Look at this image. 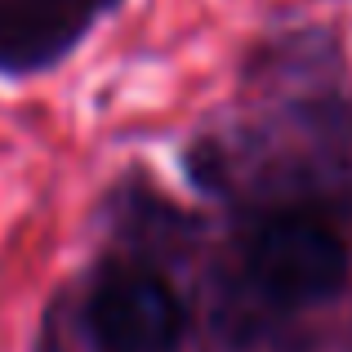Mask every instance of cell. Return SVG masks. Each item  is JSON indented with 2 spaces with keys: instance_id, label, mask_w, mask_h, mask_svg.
<instances>
[{
  "instance_id": "obj_1",
  "label": "cell",
  "mask_w": 352,
  "mask_h": 352,
  "mask_svg": "<svg viewBox=\"0 0 352 352\" xmlns=\"http://www.w3.org/2000/svg\"><path fill=\"white\" fill-rule=\"evenodd\" d=\"M245 267L263 294L299 308L344 290L348 245L335 228L312 214H276L250 232Z\"/></svg>"
},
{
  "instance_id": "obj_2",
  "label": "cell",
  "mask_w": 352,
  "mask_h": 352,
  "mask_svg": "<svg viewBox=\"0 0 352 352\" xmlns=\"http://www.w3.org/2000/svg\"><path fill=\"white\" fill-rule=\"evenodd\" d=\"M85 326L103 352H174L188 317L156 272L116 263L89 290Z\"/></svg>"
}]
</instances>
